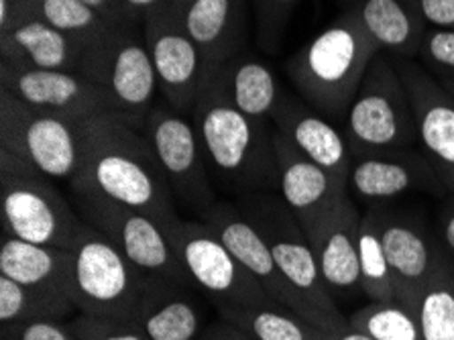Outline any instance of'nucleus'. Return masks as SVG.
I'll list each match as a JSON object with an SVG mask.
<instances>
[{"label":"nucleus","instance_id":"obj_1","mask_svg":"<svg viewBox=\"0 0 454 340\" xmlns=\"http://www.w3.org/2000/svg\"><path fill=\"white\" fill-rule=\"evenodd\" d=\"M72 192L145 212L168 228L180 214L141 119L106 113L86 123L84 165Z\"/></svg>","mask_w":454,"mask_h":340},{"label":"nucleus","instance_id":"obj_2","mask_svg":"<svg viewBox=\"0 0 454 340\" xmlns=\"http://www.w3.org/2000/svg\"><path fill=\"white\" fill-rule=\"evenodd\" d=\"M210 171L240 196L278 190L273 129L231 102L216 66H210L192 110Z\"/></svg>","mask_w":454,"mask_h":340},{"label":"nucleus","instance_id":"obj_3","mask_svg":"<svg viewBox=\"0 0 454 340\" xmlns=\"http://www.w3.org/2000/svg\"><path fill=\"white\" fill-rule=\"evenodd\" d=\"M381 50L348 9L295 51L286 72L298 94L328 121H347L371 59Z\"/></svg>","mask_w":454,"mask_h":340},{"label":"nucleus","instance_id":"obj_4","mask_svg":"<svg viewBox=\"0 0 454 340\" xmlns=\"http://www.w3.org/2000/svg\"><path fill=\"white\" fill-rule=\"evenodd\" d=\"M237 206L263 234L279 272L301 302L306 320L330 335L345 330L348 318L342 316L339 304L330 296L304 228L284 200L271 192H259L240 196Z\"/></svg>","mask_w":454,"mask_h":340},{"label":"nucleus","instance_id":"obj_5","mask_svg":"<svg viewBox=\"0 0 454 340\" xmlns=\"http://www.w3.org/2000/svg\"><path fill=\"white\" fill-rule=\"evenodd\" d=\"M0 217L3 234L35 245L72 251L84 218L74 210L53 179L0 151Z\"/></svg>","mask_w":454,"mask_h":340},{"label":"nucleus","instance_id":"obj_6","mask_svg":"<svg viewBox=\"0 0 454 340\" xmlns=\"http://www.w3.org/2000/svg\"><path fill=\"white\" fill-rule=\"evenodd\" d=\"M88 121L31 108L0 90V151L53 182L72 186L78 179L84 165Z\"/></svg>","mask_w":454,"mask_h":340},{"label":"nucleus","instance_id":"obj_7","mask_svg":"<svg viewBox=\"0 0 454 340\" xmlns=\"http://www.w3.org/2000/svg\"><path fill=\"white\" fill-rule=\"evenodd\" d=\"M345 137L350 154L410 149L418 143L410 94L387 51L371 59L348 108Z\"/></svg>","mask_w":454,"mask_h":340},{"label":"nucleus","instance_id":"obj_8","mask_svg":"<svg viewBox=\"0 0 454 340\" xmlns=\"http://www.w3.org/2000/svg\"><path fill=\"white\" fill-rule=\"evenodd\" d=\"M70 253L72 297L78 312L133 320L147 275L88 222Z\"/></svg>","mask_w":454,"mask_h":340},{"label":"nucleus","instance_id":"obj_9","mask_svg":"<svg viewBox=\"0 0 454 340\" xmlns=\"http://www.w3.org/2000/svg\"><path fill=\"white\" fill-rule=\"evenodd\" d=\"M168 234L190 281L216 310L251 308L273 302L204 220L180 217L168 226Z\"/></svg>","mask_w":454,"mask_h":340},{"label":"nucleus","instance_id":"obj_10","mask_svg":"<svg viewBox=\"0 0 454 340\" xmlns=\"http://www.w3.org/2000/svg\"><path fill=\"white\" fill-rule=\"evenodd\" d=\"M137 25L113 27L84 47L80 72L106 90L116 113L145 121L160 92L145 37Z\"/></svg>","mask_w":454,"mask_h":340},{"label":"nucleus","instance_id":"obj_11","mask_svg":"<svg viewBox=\"0 0 454 340\" xmlns=\"http://www.w3.org/2000/svg\"><path fill=\"white\" fill-rule=\"evenodd\" d=\"M143 127L176 202L202 218L218 200L194 121L185 119L184 113L169 104H155L143 121Z\"/></svg>","mask_w":454,"mask_h":340},{"label":"nucleus","instance_id":"obj_12","mask_svg":"<svg viewBox=\"0 0 454 340\" xmlns=\"http://www.w3.org/2000/svg\"><path fill=\"white\" fill-rule=\"evenodd\" d=\"M78 214L125 253L127 259L145 275L176 277L190 281L182 267L168 228L160 220L135 208L110 202L88 192H72ZM192 283V281H190Z\"/></svg>","mask_w":454,"mask_h":340},{"label":"nucleus","instance_id":"obj_13","mask_svg":"<svg viewBox=\"0 0 454 340\" xmlns=\"http://www.w3.org/2000/svg\"><path fill=\"white\" fill-rule=\"evenodd\" d=\"M141 27L165 102L184 115L192 113L210 64L184 29L176 4L151 12Z\"/></svg>","mask_w":454,"mask_h":340},{"label":"nucleus","instance_id":"obj_14","mask_svg":"<svg viewBox=\"0 0 454 340\" xmlns=\"http://www.w3.org/2000/svg\"><path fill=\"white\" fill-rule=\"evenodd\" d=\"M0 90L27 107L75 121L116 113L106 90L75 69H29L0 64Z\"/></svg>","mask_w":454,"mask_h":340},{"label":"nucleus","instance_id":"obj_15","mask_svg":"<svg viewBox=\"0 0 454 340\" xmlns=\"http://www.w3.org/2000/svg\"><path fill=\"white\" fill-rule=\"evenodd\" d=\"M350 198L371 206H385L410 192L446 190L422 151H363L350 154L347 179Z\"/></svg>","mask_w":454,"mask_h":340},{"label":"nucleus","instance_id":"obj_16","mask_svg":"<svg viewBox=\"0 0 454 340\" xmlns=\"http://www.w3.org/2000/svg\"><path fill=\"white\" fill-rule=\"evenodd\" d=\"M416 116L418 143L446 192L454 194V99L414 59L394 58Z\"/></svg>","mask_w":454,"mask_h":340},{"label":"nucleus","instance_id":"obj_17","mask_svg":"<svg viewBox=\"0 0 454 340\" xmlns=\"http://www.w3.org/2000/svg\"><path fill=\"white\" fill-rule=\"evenodd\" d=\"M380 228L394 277L395 300L418 312L424 288L450 253L426 233L418 220L380 206Z\"/></svg>","mask_w":454,"mask_h":340},{"label":"nucleus","instance_id":"obj_18","mask_svg":"<svg viewBox=\"0 0 454 340\" xmlns=\"http://www.w3.org/2000/svg\"><path fill=\"white\" fill-rule=\"evenodd\" d=\"M359 225L361 214L356 210L355 200L347 194L306 231L316 261H318L322 280L336 304L339 300H350L353 296L363 294Z\"/></svg>","mask_w":454,"mask_h":340},{"label":"nucleus","instance_id":"obj_19","mask_svg":"<svg viewBox=\"0 0 454 340\" xmlns=\"http://www.w3.org/2000/svg\"><path fill=\"white\" fill-rule=\"evenodd\" d=\"M194 283L147 275L133 322L149 340H198L210 324Z\"/></svg>","mask_w":454,"mask_h":340},{"label":"nucleus","instance_id":"obj_20","mask_svg":"<svg viewBox=\"0 0 454 340\" xmlns=\"http://www.w3.org/2000/svg\"><path fill=\"white\" fill-rule=\"evenodd\" d=\"M200 220H204L218 234L220 241L231 249V253L240 261V265L259 281V286L271 296L275 304L290 308L295 314L306 318L301 302L290 283L286 281L284 273L279 272L263 234L240 212L237 204L220 202L218 200Z\"/></svg>","mask_w":454,"mask_h":340},{"label":"nucleus","instance_id":"obj_21","mask_svg":"<svg viewBox=\"0 0 454 340\" xmlns=\"http://www.w3.org/2000/svg\"><path fill=\"white\" fill-rule=\"evenodd\" d=\"M273 149L278 162V192L286 206L304 228H312L342 196L347 186L322 170L318 163L298 151L287 138L273 129Z\"/></svg>","mask_w":454,"mask_h":340},{"label":"nucleus","instance_id":"obj_22","mask_svg":"<svg viewBox=\"0 0 454 340\" xmlns=\"http://www.w3.org/2000/svg\"><path fill=\"white\" fill-rule=\"evenodd\" d=\"M271 123L295 149L326 170L336 182L347 186L350 147L345 133L336 129L333 121L314 110L301 96L284 94Z\"/></svg>","mask_w":454,"mask_h":340},{"label":"nucleus","instance_id":"obj_23","mask_svg":"<svg viewBox=\"0 0 454 340\" xmlns=\"http://www.w3.org/2000/svg\"><path fill=\"white\" fill-rule=\"evenodd\" d=\"M84 45L37 17H27L0 31V64L29 69L80 72Z\"/></svg>","mask_w":454,"mask_h":340},{"label":"nucleus","instance_id":"obj_24","mask_svg":"<svg viewBox=\"0 0 454 340\" xmlns=\"http://www.w3.org/2000/svg\"><path fill=\"white\" fill-rule=\"evenodd\" d=\"M176 9L184 29L210 66L224 64L240 53L247 25L245 0H188Z\"/></svg>","mask_w":454,"mask_h":340},{"label":"nucleus","instance_id":"obj_25","mask_svg":"<svg viewBox=\"0 0 454 340\" xmlns=\"http://www.w3.org/2000/svg\"><path fill=\"white\" fill-rule=\"evenodd\" d=\"M348 11L377 47L391 58L414 59L419 55L428 25L418 0H353Z\"/></svg>","mask_w":454,"mask_h":340},{"label":"nucleus","instance_id":"obj_26","mask_svg":"<svg viewBox=\"0 0 454 340\" xmlns=\"http://www.w3.org/2000/svg\"><path fill=\"white\" fill-rule=\"evenodd\" d=\"M0 275L11 277L27 288L72 297V253L66 249L35 245L3 234Z\"/></svg>","mask_w":454,"mask_h":340},{"label":"nucleus","instance_id":"obj_27","mask_svg":"<svg viewBox=\"0 0 454 340\" xmlns=\"http://www.w3.org/2000/svg\"><path fill=\"white\" fill-rule=\"evenodd\" d=\"M216 69L226 94L240 113L253 121L271 123L286 92L270 66L251 55L239 53L224 64H218Z\"/></svg>","mask_w":454,"mask_h":340},{"label":"nucleus","instance_id":"obj_28","mask_svg":"<svg viewBox=\"0 0 454 340\" xmlns=\"http://www.w3.org/2000/svg\"><path fill=\"white\" fill-rule=\"evenodd\" d=\"M218 318L237 326L251 340H330L333 335L318 328L294 310L279 304L251 308H218Z\"/></svg>","mask_w":454,"mask_h":340},{"label":"nucleus","instance_id":"obj_29","mask_svg":"<svg viewBox=\"0 0 454 340\" xmlns=\"http://www.w3.org/2000/svg\"><path fill=\"white\" fill-rule=\"evenodd\" d=\"M78 314L72 297L53 294L0 275V324L33 320H67Z\"/></svg>","mask_w":454,"mask_h":340},{"label":"nucleus","instance_id":"obj_30","mask_svg":"<svg viewBox=\"0 0 454 340\" xmlns=\"http://www.w3.org/2000/svg\"><path fill=\"white\" fill-rule=\"evenodd\" d=\"M359 269L361 289L369 302L395 300L394 277H391L387 251H385L380 228V206H371L361 217Z\"/></svg>","mask_w":454,"mask_h":340},{"label":"nucleus","instance_id":"obj_31","mask_svg":"<svg viewBox=\"0 0 454 340\" xmlns=\"http://www.w3.org/2000/svg\"><path fill=\"white\" fill-rule=\"evenodd\" d=\"M27 17L45 20L55 29L80 41L84 47L116 27L110 25L106 19H102L82 0H27L20 20Z\"/></svg>","mask_w":454,"mask_h":340},{"label":"nucleus","instance_id":"obj_32","mask_svg":"<svg viewBox=\"0 0 454 340\" xmlns=\"http://www.w3.org/2000/svg\"><path fill=\"white\" fill-rule=\"evenodd\" d=\"M422 340H454V257L442 263L418 302Z\"/></svg>","mask_w":454,"mask_h":340},{"label":"nucleus","instance_id":"obj_33","mask_svg":"<svg viewBox=\"0 0 454 340\" xmlns=\"http://www.w3.org/2000/svg\"><path fill=\"white\" fill-rule=\"evenodd\" d=\"M350 328L375 340H422L416 312L402 302H371L348 316Z\"/></svg>","mask_w":454,"mask_h":340},{"label":"nucleus","instance_id":"obj_34","mask_svg":"<svg viewBox=\"0 0 454 340\" xmlns=\"http://www.w3.org/2000/svg\"><path fill=\"white\" fill-rule=\"evenodd\" d=\"M67 324L80 340H149L145 332L127 318L94 316L78 312Z\"/></svg>","mask_w":454,"mask_h":340},{"label":"nucleus","instance_id":"obj_35","mask_svg":"<svg viewBox=\"0 0 454 340\" xmlns=\"http://www.w3.org/2000/svg\"><path fill=\"white\" fill-rule=\"evenodd\" d=\"M300 0H254L257 39L265 51H278Z\"/></svg>","mask_w":454,"mask_h":340},{"label":"nucleus","instance_id":"obj_36","mask_svg":"<svg viewBox=\"0 0 454 340\" xmlns=\"http://www.w3.org/2000/svg\"><path fill=\"white\" fill-rule=\"evenodd\" d=\"M0 340H80L67 320H33L3 324Z\"/></svg>","mask_w":454,"mask_h":340},{"label":"nucleus","instance_id":"obj_37","mask_svg":"<svg viewBox=\"0 0 454 340\" xmlns=\"http://www.w3.org/2000/svg\"><path fill=\"white\" fill-rule=\"evenodd\" d=\"M419 55L434 69L436 75H452L454 78V31L428 27Z\"/></svg>","mask_w":454,"mask_h":340},{"label":"nucleus","instance_id":"obj_38","mask_svg":"<svg viewBox=\"0 0 454 340\" xmlns=\"http://www.w3.org/2000/svg\"><path fill=\"white\" fill-rule=\"evenodd\" d=\"M426 25L454 31V0H418Z\"/></svg>","mask_w":454,"mask_h":340},{"label":"nucleus","instance_id":"obj_39","mask_svg":"<svg viewBox=\"0 0 454 340\" xmlns=\"http://www.w3.org/2000/svg\"><path fill=\"white\" fill-rule=\"evenodd\" d=\"M82 3L88 4L92 11L98 12L102 19H106L110 25H116V27L135 25L133 20H130L125 4H122V0H82Z\"/></svg>","mask_w":454,"mask_h":340},{"label":"nucleus","instance_id":"obj_40","mask_svg":"<svg viewBox=\"0 0 454 340\" xmlns=\"http://www.w3.org/2000/svg\"><path fill=\"white\" fill-rule=\"evenodd\" d=\"M438 231L444 249L454 257V194H450V196L444 200L442 208H440Z\"/></svg>","mask_w":454,"mask_h":340},{"label":"nucleus","instance_id":"obj_41","mask_svg":"<svg viewBox=\"0 0 454 340\" xmlns=\"http://www.w3.org/2000/svg\"><path fill=\"white\" fill-rule=\"evenodd\" d=\"M198 340H251V338L247 336L243 330H239L237 326H232L231 322L218 318V320L206 326V330Z\"/></svg>","mask_w":454,"mask_h":340},{"label":"nucleus","instance_id":"obj_42","mask_svg":"<svg viewBox=\"0 0 454 340\" xmlns=\"http://www.w3.org/2000/svg\"><path fill=\"white\" fill-rule=\"evenodd\" d=\"M169 3L171 0H122V4H125L129 17L135 25H143L151 12L163 9Z\"/></svg>","mask_w":454,"mask_h":340},{"label":"nucleus","instance_id":"obj_43","mask_svg":"<svg viewBox=\"0 0 454 340\" xmlns=\"http://www.w3.org/2000/svg\"><path fill=\"white\" fill-rule=\"evenodd\" d=\"M330 340H375V338H371L367 335H363V332L347 326L345 330H340V332H336V335H333V338H330Z\"/></svg>","mask_w":454,"mask_h":340},{"label":"nucleus","instance_id":"obj_44","mask_svg":"<svg viewBox=\"0 0 454 340\" xmlns=\"http://www.w3.org/2000/svg\"><path fill=\"white\" fill-rule=\"evenodd\" d=\"M436 80L444 86L446 92H449L454 99V78H452V75H436Z\"/></svg>","mask_w":454,"mask_h":340},{"label":"nucleus","instance_id":"obj_45","mask_svg":"<svg viewBox=\"0 0 454 340\" xmlns=\"http://www.w3.org/2000/svg\"><path fill=\"white\" fill-rule=\"evenodd\" d=\"M171 3H174V4H184V3H188V0H171Z\"/></svg>","mask_w":454,"mask_h":340}]
</instances>
